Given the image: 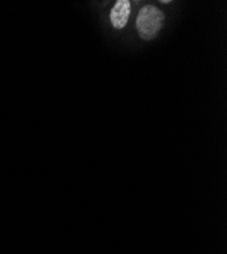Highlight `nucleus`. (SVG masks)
I'll return each mask as SVG.
<instances>
[{"mask_svg": "<svg viewBox=\"0 0 227 254\" xmlns=\"http://www.w3.org/2000/svg\"><path fill=\"white\" fill-rule=\"evenodd\" d=\"M164 13L152 4L143 6L137 17V29L142 39L150 41L156 38L164 24Z\"/></svg>", "mask_w": 227, "mask_h": 254, "instance_id": "f257e3e1", "label": "nucleus"}, {"mask_svg": "<svg viewBox=\"0 0 227 254\" xmlns=\"http://www.w3.org/2000/svg\"><path fill=\"white\" fill-rule=\"evenodd\" d=\"M131 14V2L129 0H117L110 12L111 24L115 29H123Z\"/></svg>", "mask_w": 227, "mask_h": 254, "instance_id": "f03ea898", "label": "nucleus"}, {"mask_svg": "<svg viewBox=\"0 0 227 254\" xmlns=\"http://www.w3.org/2000/svg\"><path fill=\"white\" fill-rule=\"evenodd\" d=\"M161 2H162V3H165V4H167V3H170L171 1H170V0H165V1H164V0H162Z\"/></svg>", "mask_w": 227, "mask_h": 254, "instance_id": "7ed1b4c3", "label": "nucleus"}]
</instances>
